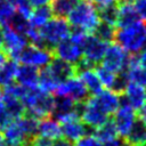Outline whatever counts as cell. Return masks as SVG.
Segmentation results:
<instances>
[{
    "instance_id": "obj_44",
    "label": "cell",
    "mask_w": 146,
    "mask_h": 146,
    "mask_svg": "<svg viewBox=\"0 0 146 146\" xmlns=\"http://www.w3.org/2000/svg\"><path fill=\"white\" fill-rule=\"evenodd\" d=\"M8 59V56L6 55V52L0 48V67L6 63V60Z\"/></svg>"
},
{
    "instance_id": "obj_47",
    "label": "cell",
    "mask_w": 146,
    "mask_h": 146,
    "mask_svg": "<svg viewBox=\"0 0 146 146\" xmlns=\"http://www.w3.org/2000/svg\"><path fill=\"white\" fill-rule=\"evenodd\" d=\"M131 146V145H130ZM132 146H146V143H143V144H138V145H132Z\"/></svg>"
},
{
    "instance_id": "obj_14",
    "label": "cell",
    "mask_w": 146,
    "mask_h": 146,
    "mask_svg": "<svg viewBox=\"0 0 146 146\" xmlns=\"http://www.w3.org/2000/svg\"><path fill=\"white\" fill-rule=\"evenodd\" d=\"M15 79L17 80V83L26 87V88H34L38 87V81H39V68L23 64L18 66Z\"/></svg>"
},
{
    "instance_id": "obj_22",
    "label": "cell",
    "mask_w": 146,
    "mask_h": 146,
    "mask_svg": "<svg viewBox=\"0 0 146 146\" xmlns=\"http://www.w3.org/2000/svg\"><path fill=\"white\" fill-rule=\"evenodd\" d=\"M52 11L50 6L46 5V6H40L36 7L34 10H32L31 16L29 17V22L30 25L32 27L35 29H40L41 26H43L50 18H52Z\"/></svg>"
},
{
    "instance_id": "obj_29",
    "label": "cell",
    "mask_w": 146,
    "mask_h": 146,
    "mask_svg": "<svg viewBox=\"0 0 146 146\" xmlns=\"http://www.w3.org/2000/svg\"><path fill=\"white\" fill-rule=\"evenodd\" d=\"M7 26H9L11 30L23 34L25 36V34L27 33V31L30 30L31 25L27 18H25L24 16L19 15L18 13H14V15L10 17V19L8 21V23L6 24Z\"/></svg>"
},
{
    "instance_id": "obj_28",
    "label": "cell",
    "mask_w": 146,
    "mask_h": 146,
    "mask_svg": "<svg viewBox=\"0 0 146 146\" xmlns=\"http://www.w3.org/2000/svg\"><path fill=\"white\" fill-rule=\"evenodd\" d=\"M115 31L116 27L103 22H99L98 25L96 26V29L94 30V32L91 34H94L95 36H97L98 39L110 43L112 41H114V36H115Z\"/></svg>"
},
{
    "instance_id": "obj_23",
    "label": "cell",
    "mask_w": 146,
    "mask_h": 146,
    "mask_svg": "<svg viewBox=\"0 0 146 146\" xmlns=\"http://www.w3.org/2000/svg\"><path fill=\"white\" fill-rule=\"evenodd\" d=\"M18 64L14 59H7L6 63L0 67V88L5 89L14 82Z\"/></svg>"
},
{
    "instance_id": "obj_2",
    "label": "cell",
    "mask_w": 146,
    "mask_h": 146,
    "mask_svg": "<svg viewBox=\"0 0 146 146\" xmlns=\"http://www.w3.org/2000/svg\"><path fill=\"white\" fill-rule=\"evenodd\" d=\"M67 22L73 27L92 33L100 22L97 7L90 0H79L72 11L68 14Z\"/></svg>"
},
{
    "instance_id": "obj_3",
    "label": "cell",
    "mask_w": 146,
    "mask_h": 146,
    "mask_svg": "<svg viewBox=\"0 0 146 146\" xmlns=\"http://www.w3.org/2000/svg\"><path fill=\"white\" fill-rule=\"evenodd\" d=\"M70 32L71 25L65 18L60 17L50 18L43 26L39 29V33L44 48L50 50H52L54 47L62 40L66 39L70 35Z\"/></svg>"
},
{
    "instance_id": "obj_30",
    "label": "cell",
    "mask_w": 146,
    "mask_h": 146,
    "mask_svg": "<svg viewBox=\"0 0 146 146\" xmlns=\"http://www.w3.org/2000/svg\"><path fill=\"white\" fill-rule=\"evenodd\" d=\"M94 70H95L96 74H97V76H98V79H99L102 86L105 87L106 89H111L112 86H113V82H114V80H115L116 73H114V72L107 70L106 67H104L103 65H99V64L96 65V66L94 67Z\"/></svg>"
},
{
    "instance_id": "obj_10",
    "label": "cell",
    "mask_w": 146,
    "mask_h": 146,
    "mask_svg": "<svg viewBox=\"0 0 146 146\" xmlns=\"http://www.w3.org/2000/svg\"><path fill=\"white\" fill-rule=\"evenodd\" d=\"M51 51L54 57H57L72 65L78 64L82 58V48L68 36L57 43Z\"/></svg>"
},
{
    "instance_id": "obj_4",
    "label": "cell",
    "mask_w": 146,
    "mask_h": 146,
    "mask_svg": "<svg viewBox=\"0 0 146 146\" xmlns=\"http://www.w3.org/2000/svg\"><path fill=\"white\" fill-rule=\"evenodd\" d=\"M130 55L131 54L127 52L116 43L108 44L102 59V65L114 73L125 72L128 68Z\"/></svg>"
},
{
    "instance_id": "obj_45",
    "label": "cell",
    "mask_w": 146,
    "mask_h": 146,
    "mask_svg": "<svg viewBox=\"0 0 146 146\" xmlns=\"http://www.w3.org/2000/svg\"><path fill=\"white\" fill-rule=\"evenodd\" d=\"M0 146H6L5 145V139H3V136L1 133V131H0Z\"/></svg>"
},
{
    "instance_id": "obj_8",
    "label": "cell",
    "mask_w": 146,
    "mask_h": 146,
    "mask_svg": "<svg viewBox=\"0 0 146 146\" xmlns=\"http://www.w3.org/2000/svg\"><path fill=\"white\" fill-rule=\"evenodd\" d=\"M27 42H29L27 39L23 34L11 30L7 25H3V29H2V47H1V49L6 52V55L10 59H14V60L17 62L21 51L27 44Z\"/></svg>"
},
{
    "instance_id": "obj_48",
    "label": "cell",
    "mask_w": 146,
    "mask_h": 146,
    "mask_svg": "<svg viewBox=\"0 0 146 146\" xmlns=\"http://www.w3.org/2000/svg\"><path fill=\"white\" fill-rule=\"evenodd\" d=\"M146 87V86H145ZM144 90H145V102H146V88H144Z\"/></svg>"
},
{
    "instance_id": "obj_7",
    "label": "cell",
    "mask_w": 146,
    "mask_h": 146,
    "mask_svg": "<svg viewBox=\"0 0 146 146\" xmlns=\"http://www.w3.org/2000/svg\"><path fill=\"white\" fill-rule=\"evenodd\" d=\"M54 94L55 96H68L75 103H83L90 97L84 83L76 75L67 79L64 82H60Z\"/></svg>"
},
{
    "instance_id": "obj_42",
    "label": "cell",
    "mask_w": 146,
    "mask_h": 146,
    "mask_svg": "<svg viewBox=\"0 0 146 146\" xmlns=\"http://www.w3.org/2000/svg\"><path fill=\"white\" fill-rule=\"evenodd\" d=\"M31 2L32 6L34 7H40V6H46V5H49L51 2V0H29Z\"/></svg>"
},
{
    "instance_id": "obj_41",
    "label": "cell",
    "mask_w": 146,
    "mask_h": 146,
    "mask_svg": "<svg viewBox=\"0 0 146 146\" xmlns=\"http://www.w3.org/2000/svg\"><path fill=\"white\" fill-rule=\"evenodd\" d=\"M137 117L139 120H141L145 124H146V104H144L139 110H138V115Z\"/></svg>"
},
{
    "instance_id": "obj_20",
    "label": "cell",
    "mask_w": 146,
    "mask_h": 146,
    "mask_svg": "<svg viewBox=\"0 0 146 146\" xmlns=\"http://www.w3.org/2000/svg\"><path fill=\"white\" fill-rule=\"evenodd\" d=\"M38 135L50 138V139L59 138L62 136V131H60V125L58 121L49 116L40 120L38 125Z\"/></svg>"
},
{
    "instance_id": "obj_15",
    "label": "cell",
    "mask_w": 146,
    "mask_h": 146,
    "mask_svg": "<svg viewBox=\"0 0 146 146\" xmlns=\"http://www.w3.org/2000/svg\"><path fill=\"white\" fill-rule=\"evenodd\" d=\"M0 100L2 103L5 111L7 112V114L9 115V117L11 120L19 119L26 112V108L19 98H16V97H14V96L5 92V91L1 94Z\"/></svg>"
},
{
    "instance_id": "obj_19",
    "label": "cell",
    "mask_w": 146,
    "mask_h": 146,
    "mask_svg": "<svg viewBox=\"0 0 146 146\" xmlns=\"http://www.w3.org/2000/svg\"><path fill=\"white\" fill-rule=\"evenodd\" d=\"M76 75L81 79V81L84 83L88 92L90 94V96L97 95L103 90V86L95 72L94 68H86V70H81L79 72H76Z\"/></svg>"
},
{
    "instance_id": "obj_1",
    "label": "cell",
    "mask_w": 146,
    "mask_h": 146,
    "mask_svg": "<svg viewBox=\"0 0 146 146\" xmlns=\"http://www.w3.org/2000/svg\"><path fill=\"white\" fill-rule=\"evenodd\" d=\"M146 39V22L137 21L128 26L119 27L115 31L114 41L127 52L133 55L141 50Z\"/></svg>"
},
{
    "instance_id": "obj_33",
    "label": "cell",
    "mask_w": 146,
    "mask_h": 146,
    "mask_svg": "<svg viewBox=\"0 0 146 146\" xmlns=\"http://www.w3.org/2000/svg\"><path fill=\"white\" fill-rule=\"evenodd\" d=\"M14 5H15V9L17 10V13L22 16H24L25 18L29 19V17L31 16L32 14V5L29 0H15L14 1Z\"/></svg>"
},
{
    "instance_id": "obj_27",
    "label": "cell",
    "mask_w": 146,
    "mask_h": 146,
    "mask_svg": "<svg viewBox=\"0 0 146 146\" xmlns=\"http://www.w3.org/2000/svg\"><path fill=\"white\" fill-rule=\"evenodd\" d=\"M98 10V17L99 21L110 25L115 26L116 25V18H117V2L106 5L103 7H97Z\"/></svg>"
},
{
    "instance_id": "obj_50",
    "label": "cell",
    "mask_w": 146,
    "mask_h": 146,
    "mask_svg": "<svg viewBox=\"0 0 146 146\" xmlns=\"http://www.w3.org/2000/svg\"><path fill=\"white\" fill-rule=\"evenodd\" d=\"M0 98H1V90H0Z\"/></svg>"
},
{
    "instance_id": "obj_49",
    "label": "cell",
    "mask_w": 146,
    "mask_h": 146,
    "mask_svg": "<svg viewBox=\"0 0 146 146\" xmlns=\"http://www.w3.org/2000/svg\"><path fill=\"white\" fill-rule=\"evenodd\" d=\"M7 1H9V2H11V3H14V1H15V0H7Z\"/></svg>"
},
{
    "instance_id": "obj_13",
    "label": "cell",
    "mask_w": 146,
    "mask_h": 146,
    "mask_svg": "<svg viewBox=\"0 0 146 146\" xmlns=\"http://www.w3.org/2000/svg\"><path fill=\"white\" fill-rule=\"evenodd\" d=\"M47 67L58 83L64 82L67 79L76 75L75 65H72L67 62H64L57 57H54L51 59V62L47 65Z\"/></svg>"
},
{
    "instance_id": "obj_24",
    "label": "cell",
    "mask_w": 146,
    "mask_h": 146,
    "mask_svg": "<svg viewBox=\"0 0 146 146\" xmlns=\"http://www.w3.org/2000/svg\"><path fill=\"white\" fill-rule=\"evenodd\" d=\"M94 136L103 144L107 143V141H111L113 139H116L119 137L117 132H116V129H115V125H114V122H113L112 119H108L104 124L96 128L95 132H94Z\"/></svg>"
},
{
    "instance_id": "obj_31",
    "label": "cell",
    "mask_w": 146,
    "mask_h": 146,
    "mask_svg": "<svg viewBox=\"0 0 146 146\" xmlns=\"http://www.w3.org/2000/svg\"><path fill=\"white\" fill-rule=\"evenodd\" d=\"M14 13L15 8L11 2L7 0H0V25H6Z\"/></svg>"
},
{
    "instance_id": "obj_17",
    "label": "cell",
    "mask_w": 146,
    "mask_h": 146,
    "mask_svg": "<svg viewBox=\"0 0 146 146\" xmlns=\"http://www.w3.org/2000/svg\"><path fill=\"white\" fill-rule=\"evenodd\" d=\"M75 104L76 103L68 96H55L54 107H52V112L50 116H52V119H55L56 121H59L65 115L74 111Z\"/></svg>"
},
{
    "instance_id": "obj_32",
    "label": "cell",
    "mask_w": 146,
    "mask_h": 146,
    "mask_svg": "<svg viewBox=\"0 0 146 146\" xmlns=\"http://www.w3.org/2000/svg\"><path fill=\"white\" fill-rule=\"evenodd\" d=\"M129 83V79L127 76V73L125 72H120V73H116L115 75V80L113 82V86L111 88L112 91H114L115 94L117 95H122L127 88Z\"/></svg>"
},
{
    "instance_id": "obj_35",
    "label": "cell",
    "mask_w": 146,
    "mask_h": 146,
    "mask_svg": "<svg viewBox=\"0 0 146 146\" xmlns=\"http://www.w3.org/2000/svg\"><path fill=\"white\" fill-rule=\"evenodd\" d=\"M135 10L140 21L146 22V0H133Z\"/></svg>"
},
{
    "instance_id": "obj_26",
    "label": "cell",
    "mask_w": 146,
    "mask_h": 146,
    "mask_svg": "<svg viewBox=\"0 0 146 146\" xmlns=\"http://www.w3.org/2000/svg\"><path fill=\"white\" fill-rule=\"evenodd\" d=\"M59 83L55 80V78L51 75V73L49 72L48 67H42L41 71H39V81H38V87L48 92V94H54L57 86Z\"/></svg>"
},
{
    "instance_id": "obj_21",
    "label": "cell",
    "mask_w": 146,
    "mask_h": 146,
    "mask_svg": "<svg viewBox=\"0 0 146 146\" xmlns=\"http://www.w3.org/2000/svg\"><path fill=\"white\" fill-rule=\"evenodd\" d=\"M123 139L131 146L146 143V124L141 120L136 117L128 136Z\"/></svg>"
},
{
    "instance_id": "obj_5",
    "label": "cell",
    "mask_w": 146,
    "mask_h": 146,
    "mask_svg": "<svg viewBox=\"0 0 146 146\" xmlns=\"http://www.w3.org/2000/svg\"><path fill=\"white\" fill-rule=\"evenodd\" d=\"M135 110L128 104L127 99L123 95H120V106L114 113V117L112 119L117 132V136L121 138H125L136 120Z\"/></svg>"
},
{
    "instance_id": "obj_9",
    "label": "cell",
    "mask_w": 146,
    "mask_h": 146,
    "mask_svg": "<svg viewBox=\"0 0 146 146\" xmlns=\"http://www.w3.org/2000/svg\"><path fill=\"white\" fill-rule=\"evenodd\" d=\"M107 46V42L98 39L94 34H89L82 46V58L95 67L102 62Z\"/></svg>"
},
{
    "instance_id": "obj_40",
    "label": "cell",
    "mask_w": 146,
    "mask_h": 146,
    "mask_svg": "<svg viewBox=\"0 0 146 146\" xmlns=\"http://www.w3.org/2000/svg\"><path fill=\"white\" fill-rule=\"evenodd\" d=\"M96 7H103L106 5H111V3H116L119 0H91Z\"/></svg>"
},
{
    "instance_id": "obj_46",
    "label": "cell",
    "mask_w": 146,
    "mask_h": 146,
    "mask_svg": "<svg viewBox=\"0 0 146 146\" xmlns=\"http://www.w3.org/2000/svg\"><path fill=\"white\" fill-rule=\"evenodd\" d=\"M141 50H143V51H146V39H145V41H144V43H143V48H141Z\"/></svg>"
},
{
    "instance_id": "obj_38",
    "label": "cell",
    "mask_w": 146,
    "mask_h": 146,
    "mask_svg": "<svg viewBox=\"0 0 146 146\" xmlns=\"http://www.w3.org/2000/svg\"><path fill=\"white\" fill-rule=\"evenodd\" d=\"M51 146H74V144L71 140L66 139V138L59 137V138H56L55 141H52Z\"/></svg>"
},
{
    "instance_id": "obj_36",
    "label": "cell",
    "mask_w": 146,
    "mask_h": 146,
    "mask_svg": "<svg viewBox=\"0 0 146 146\" xmlns=\"http://www.w3.org/2000/svg\"><path fill=\"white\" fill-rule=\"evenodd\" d=\"M51 145H52V140L50 138L42 137V136H35L33 140L31 141L30 146H51Z\"/></svg>"
},
{
    "instance_id": "obj_34",
    "label": "cell",
    "mask_w": 146,
    "mask_h": 146,
    "mask_svg": "<svg viewBox=\"0 0 146 146\" xmlns=\"http://www.w3.org/2000/svg\"><path fill=\"white\" fill-rule=\"evenodd\" d=\"M74 146H102V143L94 135H86L79 138Z\"/></svg>"
},
{
    "instance_id": "obj_12",
    "label": "cell",
    "mask_w": 146,
    "mask_h": 146,
    "mask_svg": "<svg viewBox=\"0 0 146 146\" xmlns=\"http://www.w3.org/2000/svg\"><path fill=\"white\" fill-rule=\"evenodd\" d=\"M80 119L84 124L96 129V128L100 127L102 124H104L108 120V115L105 114L103 111H100L95 105V103L91 100V98L89 97L84 102L83 111H82Z\"/></svg>"
},
{
    "instance_id": "obj_39",
    "label": "cell",
    "mask_w": 146,
    "mask_h": 146,
    "mask_svg": "<svg viewBox=\"0 0 146 146\" xmlns=\"http://www.w3.org/2000/svg\"><path fill=\"white\" fill-rule=\"evenodd\" d=\"M102 146H124V139L123 138L122 139L116 138V139H113L111 141L104 143V145H102Z\"/></svg>"
},
{
    "instance_id": "obj_6",
    "label": "cell",
    "mask_w": 146,
    "mask_h": 146,
    "mask_svg": "<svg viewBox=\"0 0 146 146\" xmlns=\"http://www.w3.org/2000/svg\"><path fill=\"white\" fill-rule=\"evenodd\" d=\"M54 58L52 51L47 48H41L34 44H26L21 51L17 62L34 66L36 68L46 67Z\"/></svg>"
},
{
    "instance_id": "obj_18",
    "label": "cell",
    "mask_w": 146,
    "mask_h": 146,
    "mask_svg": "<svg viewBox=\"0 0 146 146\" xmlns=\"http://www.w3.org/2000/svg\"><path fill=\"white\" fill-rule=\"evenodd\" d=\"M122 95L133 110H139L145 104V90L139 84L129 82Z\"/></svg>"
},
{
    "instance_id": "obj_11",
    "label": "cell",
    "mask_w": 146,
    "mask_h": 146,
    "mask_svg": "<svg viewBox=\"0 0 146 146\" xmlns=\"http://www.w3.org/2000/svg\"><path fill=\"white\" fill-rule=\"evenodd\" d=\"M90 98L95 105L107 115L114 114L120 106V95L115 94L111 89H103L99 94L90 96Z\"/></svg>"
},
{
    "instance_id": "obj_37",
    "label": "cell",
    "mask_w": 146,
    "mask_h": 146,
    "mask_svg": "<svg viewBox=\"0 0 146 146\" xmlns=\"http://www.w3.org/2000/svg\"><path fill=\"white\" fill-rule=\"evenodd\" d=\"M10 121H13V120L9 117V115H8L7 112L5 111V108H3V106H2V103H1V100H0V131H2V130L7 127V124H8Z\"/></svg>"
},
{
    "instance_id": "obj_43",
    "label": "cell",
    "mask_w": 146,
    "mask_h": 146,
    "mask_svg": "<svg viewBox=\"0 0 146 146\" xmlns=\"http://www.w3.org/2000/svg\"><path fill=\"white\" fill-rule=\"evenodd\" d=\"M138 62H139V65L146 71V51H143L138 56Z\"/></svg>"
},
{
    "instance_id": "obj_25",
    "label": "cell",
    "mask_w": 146,
    "mask_h": 146,
    "mask_svg": "<svg viewBox=\"0 0 146 146\" xmlns=\"http://www.w3.org/2000/svg\"><path fill=\"white\" fill-rule=\"evenodd\" d=\"M79 0H51L50 8L55 17L65 18L75 7Z\"/></svg>"
},
{
    "instance_id": "obj_16",
    "label": "cell",
    "mask_w": 146,
    "mask_h": 146,
    "mask_svg": "<svg viewBox=\"0 0 146 146\" xmlns=\"http://www.w3.org/2000/svg\"><path fill=\"white\" fill-rule=\"evenodd\" d=\"M137 21H140L135 7L131 2L128 1H121L117 3V18H116V25L115 27H124L128 26Z\"/></svg>"
}]
</instances>
